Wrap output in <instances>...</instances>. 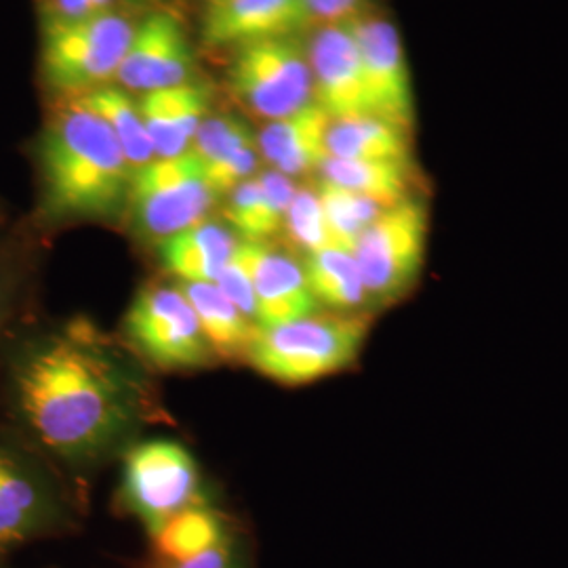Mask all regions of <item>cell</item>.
Returning <instances> with one entry per match:
<instances>
[{"mask_svg":"<svg viewBox=\"0 0 568 568\" xmlns=\"http://www.w3.org/2000/svg\"><path fill=\"white\" fill-rule=\"evenodd\" d=\"M241 257L255 291V325L262 328L295 323L314 316V300L305 278L304 264L274 244L239 241Z\"/></svg>","mask_w":568,"mask_h":568,"instance_id":"5bb4252c","label":"cell"},{"mask_svg":"<svg viewBox=\"0 0 568 568\" xmlns=\"http://www.w3.org/2000/svg\"><path fill=\"white\" fill-rule=\"evenodd\" d=\"M23 270L9 257H0V347L9 337L23 305Z\"/></svg>","mask_w":568,"mask_h":568,"instance_id":"f1b7e54d","label":"cell"},{"mask_svg":"<svg viewBox=\"0 0 568 568\" xmlns=\"http://www.w3.org/2000/svg\"><path fill=\"white\" fill-rule=\"evenodd\" d=\"M316 190L325 209L333 244L349 251H354V244L361 239V234L387 209L384 204L323 180Z\"/></svg>","mask_w":568,"mask_h":568,"instance_id":"484cf974","label":"cell"},{"mask_svg":"<svg viewBox=\"0 0 568 568\" xmlns=\"http://www.w3.org/2000/svg\"><path fill=\"white\" fill-rule=\"evenodd\" d=\"M124 331L143 358L164 371L201 368L215 356L180 286L142 288L126 312Z\"/></svg>","mask_w":568,"mask_h":568,"instance_id":"9c48e42d","label":"cell"},{"mask_svg":"<svg viewBox=\"0 0 568 568\" xmlns=\"http://www.w3.org/2000/svg\"><path fill=\"white\" fill-rule=\"evenodd\" d=\"M297 185L278 171H265L230 192L225 220L243 241L264 243L284 227L288 204Z\"/></svg>","mask_w":568,"mask_h":568,"instance_id":"ac0fdd59","label":"cell"},{"mask_svg":"<svg viewBox=\"0 0 568 568\" xmlns=\"http://www.w3.org/2000/svg\"><path fill=\"white\" fill-rule=\"evenodd\" d=\"M333 119L316 102L278 121H270L260 131L257 150L265 163L286 178H302L318 171L326 159V133Z\"/></svg>","mask_w":568,"mask_h":568,"instance_id":"e0dca14e","label":"cell"},{"mask_svg":"<svg viewBox=\"0 0 568 568\" xmlns=\"http://www.w3.org/2000/svg\"><path fill=\"white\" fill-rule=\"evenodd\" d=\"M124 504L154 532L173 514L201 504L199 471L192 455L178 443H143L126 455Z\"/></svg>","mask_w":568,"mask_h":568,"instance_id":"30bf717a","label":"cell"},{"mask_svg":"<svg viewBox=\"0 0 568 568\" xmlns=\"http://www.w3.org/2000/svg\"><path fill=\"white\" fill-rule=\"evenodd\" d=\"M93 16L91 0H51L49 20H79Z\"/></svg>","mask_w":568,"mask_h":568,"instance_id":"d6a6232c","label":"cell"},{"mask_svg":"<svg viewBox=\"0 0 568 568\" xmlns=\"http://www.w3.org/2000/svg\"><path fill=\"white\" fill-rule=\"evenodd\" d=\"M224 2H227V0H206L209 7H217V4H224Z\"/></svg>","mask_w":568,"mask_h":568,"instance_id":"e575fe53","label":"cell"},{"mask_svg":"<svg viewBox=\"0 0 568 568\" xmlns=\"http://www.w3.org/2000/svg\"><path fill=\"white\" fill-rule=\"evenodd\" d=\"M37 154L42 222L116 220L129 206L135 171L108 124L77 100L47 122Z\"/></svg>","mask_w":568,"mask_h":568,"instance_id":"7a4b0ae2","label":"cell"},{"mask_svg":"<svg viewBox=\"0 0 568 568\" xmlns=\"http://www.w3.org/2000/svg\"><path fill=\"white\" fill-rule=\"evenodd\" d=\"M312 21L318 26L344 23L358 18L363 0H304Z\"/></svg>","mask_w":568,"mask_h":568,"instance_id":"1f68e13d","label":"cell"},{"mask_svg":"<svg viewBox=\"0 0 568 568\" xmlns=\"http://www.w3.org/2000/svg\"><path fill=\"white\" fill-rule=\"evenodd\" d=\"M150 537L156 562H183L232 539L224 516L206 508L203 501L173 514Z\"/></svg>","mask_w":568,"mask_h":568,"instance_id":"603a6c76","label":"cell"},{"mask_svg":"<svg viewBox=\"0 0 568 568\" xmlns=\"http://www.w3.org/2000/svg\"><path fill=\"white\" fill-rule=\"evenodd\" d=\"M323 182L392 206L405 201L413 185V164L400 161H344L328 156L318 169Z\"/></svg>","mask_w":568,"mask_h":568,"instance_id":"cb8c5ba5","label":"cell"},{"mask_svg":"<svg viewBox=\"0 0 568 568\" xmlns=\"http://www.w3.org/2000/svg\"><path fill=\"white\" fill-rule=\"evenodd\" d=\"M4 373L13 427L53 464L100 459L152 406L140 363L82 318L16 335Z\"/></svg>","mask_w":568,"mask_h":568,"instance_id":"6da1fadb","label":"cell"},{"mask_svg":"<svg viewBox=\"0 0 568 568\" xmlns=\"http://www.w3.org/2000/svg\"><path fill=\"white\" fill-rule=\"evenodd\" d=\"M234 98L265 121H278L314 102L307 44L297 37L236 47L227 74Z\"/></svg>","mask_w":568,"mask_h":568,"instance_id":"52a82bcc","label":"cell"},{"mask_svg":"<svg viewBox=\"0 0 568 568\" xmlns=\"http://www.w3.org/2000/svg\"><path fill=\"white\" fill-rule=\"evenodd\" d=\"M190 152L201 161L213 192L230 194L236 185L251 180L260 164L257 140L244 119L236 114H209Z\"/></svg>","mask_w":568,"mask_h":568,"instance_id":"2e32d148","label":"cell"},{"mask_svg":"<svg viewBox=\"0 0 568 568\" xmlns=\"http://www.w3.org/2000/svg\"><path fill=\"white\" fill-rule=\"evenodd\" d=\"M427 206L408 196L366 227L354 244L366 300L371 305H387L400 300L417 281L427 243Z\"/></svg>","mask_w":568,"mask_h":568,"instance_id":"8992f818","label":"cell"},{"mask_svg":"<svg viewBox=\"0 0 568 568\" xmlns=\"http://www.w3.org/2000/svg\"><path fill=\"white\" fill-rule=\"evenodd\" d=\"M180 288L194 307L206 344L220 358H246L255 323L232 304L215 283H182Z\"/></svg>","mask_w":568,"mask_h":568,"instance_id":"44dd1931","label":"cell"},{"mask_svg":"<svg viewBox=\"0 0 568 568\" xmlns=\"http://www.w3.org/2000/svg\"><path fill=\"white\" fill-rule=\"evenodd\" d=\"M110 2L112 0H91V9H93V13H103V11H108Z\"/></svg>","mask_w":568,"mask_h":568,"instance_id":"836d02e7","label":"cell"},{"mask_svg":"<svg viewBox=\"0 0 568 568\" xmlns=\"http://www.w3.org/2000/svg\"><path fill=\"white\" fill-rule=\"evenodd\" d=\"M239 241L215 222H199L159 244L164 267L182 283H215L230 264Z\"/></svg>","mask_w":568,"mask_h":568,"instance_id":"d6986e66","label":"cell"},{"mask_svg":"<svg viewBox=\"0 0 568 568\" xmlns=\"http://www.w3.org/2000/svg\"><path fill=\"white\" fill-rule=\"evenodd\" d=\"M304 0H227L206 7L203 18L204 44L243 47L251 42L295 37L312 28Z\"/></svg>","mask_w":568,"mask_h":568,"instance_id":"9a60e30c","label":"cell"},{"mask_svg":"<svg viewBox=\"0 0 568 568\" xmlns=\"http://www.w3.org/2000/svg\"><path fill=\"white\" fill-rule=\"evenodd\" d=\"M305 278L318 305L352 314L368 304L361 267L349 248L325 246L305 255Z\"/></svg>","mask_w":568,"mask_h":568,"instance_id":"7402d4cb","label":"cell"},{"mask_svg":"<svg viewBox=\"0 0 568 568\" xmlns=\"http://www.w3.org/2000/svg\"><path fill=\"white\" fill-rule=\"evenodd\" d=\"M164 93H166V102L171 110L175 138H178L182 152H187L201 124L209 116L211 91L203 82L190 81L180 87H169V89H164Z\"/></svg>","mask_w":568,"mask_h":568,"instance_id":"83f0119b","label":"cell"},{"mask_svg":"<svg viewBox=\"0 0 568 568\" xmlns=\"http://www.w3.org/2000/svg\"><path fill=\"white\" fill-rule=\"evenodd\" d=\"M215 199L203 164L187 150L173 159H154L133 173L129 211L140 234L164 241L203 222Z\"/></svg>","mask_w":568,"mask_h":568,"instance_id":"ba28073f","label":"cell"},{"mask_svg":"<svg viewBox=\"0 0 568 568\" xmlns=\"http://www.w3.org/2000/svg\"><path fill=\"white\" fill-rule=\"evenodd\" d=\"M291 243L302 248L305 255L316 253L333 244L331 230L326 224L325 209L316 187H297L288 204L284 227Z\"/></svg>","mask_w":568,"mask_h":568,"instance_id":"4316f807","label":"cell"},{"mask_svg":"<svg viewBox=\"0 0 568 568\" xmlns=\"http://www.w3.org/2000/svg\"><path fill=\"white\" fill-rule=\"evenodd\" d=\"M215 284L222 288L225 297L236 305L248 321L255 323V291H253V283L251 276L246 272L241 257L232 255L230 264L225 265L224 272L220 274V278Z\"/></svg>","mask_w":568,"mask_h":568,"instance_id":"f546056e","label":"cell"},{"mask_svg":"<svg viewBox=\"0 0 568 568\" xmlns=\"http://www.w3.org/2000/svg\"><path fill=\"white\" fill-rule=\"evenodd\" d=\"M133 37L131 21L103 11L79 20H47L42 74L65 98H79L116 79Z\"/></svg>","mask_w":568,"mask_h":568,"instance_id":"5b68a950","label":"cell"},{"mask_svg":"<svg viewBox=\"0 0 568 568\" xmlns=\"http://www.w3.org/2000/svg\"><path fill=\"white\" fill-rule=\"evenodd\" d=\"M413 135L375 114L331 122L326 150L344 161H400L410 163Z\"/></svg>","mask_w":568,"mask_h":568,"instance_id":"ffe728a7","label":"cell"},{"mask_svg":"<svg viewBox=\"0 0 568 568\" xmlns=\"http://www.w3.org/2000/svg\"><path fill=\"white\" fill-rule=\"evenodd\" d=\"M70 100L82 103L87 110H91L108 124L133 171L156 159L138 102L131 100L122 89L100 87Z\"/></svg>","mask_w":568,"mask_h":568,"instance_id":"d4e9b609","label":"cell"},{"mask_svg":"<svg viewBox=\"0 0 568 568\" xmlns=\"http://www.w3.org/2000/svg\"><path fill=\"white\" fill-rule=\"evenodd\" d=\"M365 339L363 316H307L270 328L255 326L246 361L283 386H305L352 365Z\"/></svg>","mask_w":568,"mask_h":568,"instance_id":"277c9868","label":"cell"},{"mask_svg":"<svg viewBox=\"0 0 568 568\" xmlns=\"http://www.w3.org/2000/svg\"><path fill=\"white\" fill-rule=\"evenodd\" d=\"M72 488L18 427L0 426V560L77 527Z\"/></svg>","mask_w":568,"mask_h":568,"instance_id":"3957f363","label":"cell"},{"mask_svg":"<svg viewBox=\"0 0 568 568\" xmlns=\"http://www.w3.org/2000/svg\"><path fill=\"white\" fill-rule=\"evenodd\" d=\"M349 23L363 58L371 112L413 135L415 100L398 30L382 18H354Z\"/></svg>","mask_w":568,"mask_h":568,"instance_id":"8fae6325","label":"cell"},{"mask_svg":"<svg viewBox=\"0 0 568 568\" xmlns=\"http://www.w3.org/2000/svg\"><path fill=\"white\" fill-rule=\"evenodd\" d=\"M154 568H244V558L234 539H227L222 546L209 549L201 556H194L183 562H156Z\"/></svg>","mask_w":568,"mask_h":568,"instance_id":"4dcf8cb0","label":"cell"},{"mask_svg":"<svg viewBox=\"0 0 568 568\" xmlns=\"http://www.w3.org/2000/svg\"><path fill=\"white\" fill-rule=\"evenodd\" d=\"M194 77V51L182 23L171 13L156 11L133 28L116 81L124 89L148 93L180 87Z\"/></svg>","mask_w":568,"mask_h":568,"instance_id":"4fadbf2b","label":"cell"},{"mask_svg":"<svg viewBox=\"0 0 568 568\" xmlns=\"http://www.w3.org/2000/svg\"><path fill=\"white\" fill-rule=\"evenodd\" d=\"M307 58L314 77V102L333 121L373 114L363 58L349 21L318 26L307 42Z\"/></svg>","mask_w":568,"mask_h":568,"instance_id":"7c38bea8","label":"cell"}]
</instances>
